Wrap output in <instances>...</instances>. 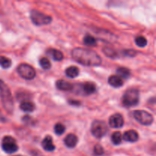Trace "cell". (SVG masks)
Segmentation results:
<instances>
[{
  "mask_svg": "<svg viewBox=\"0 0 156 156\" xmlns=\"http://www.w3.org/2000/svg\"><path fill=\"white\" fill-rule=\"evenodd\" d=\"M117 76L120 78H123V79H129L130 77L131 73L129 71V69L126 68V67H119L117 69Z\"/></svg>",
  "mask_w": 156,
  "mask_h": 156,
  "instance_id": "cell-19",
  "label": "cell"
},
{
  "mask_svg": "<svg viewBox=\"0 0 156 156\" xmlns=\"http://www.w3.org/2000/svg\"><path fill=\"white\" fill-rule=\"evenodd\" d=\"M18 156H19V155H18Z\"/></svg>",
  "mask_w": 156,
  "mask_h": 156,
  "instance_id": "cell-30",
  "label": "cell"
},
{
  "mask_svg": "<svg viewBox=\"0 0 156 156\" xmlns=\"http://www.w3.org/2000/svg\"><path fill=\"white\" fill-rule=\"evenodd\" d=\"M82 90L86 94H94L96 91V85L94 83L90 82H85L82 85Z\"/></svg>",
  "mask_w": 156,
  "mask_h": 156,
  "instance_id": "cell-16",
  "label": "cell"
},
{
  "mask_svg": "<svg viewBox=\"0 0 156 156\" xmlns=\"http://www.w3.org/2000/svg\"><path fill=\"white\" fill-rule=\"evenodd\" d=\"M69 103H70V105H76V106H77V105H80V102L78 101H73V100H71V101H69Z\"/></svg>",
  "mask_w": 156,
  "mask_h": 156,
  "instance_id": "cell-29",
  "label": "cell"
},
{
  "mask_svg": "<svg viewBox=\"0 0 156 156\" xmlns=\"http://www.w3.org/2000/svg\"><path fill=\"white\" fill-rule=\"evenodd\" d=\"M91 131L94 137L98 139L102 138L108 132V126L104 121L94 120L91 124Z\"/></svg>",
  "mask_w": 156,
  "mask_h": 156,
  "instance_id": "cell-5",
  "label": "cell"
},
{
  "mask_svg": "<svg viewBox=\"0 0 156 156\" xmlns=\"http://www.w3.org/2000/svg\"><path fill=\"white\" fill-rule=\"evenodd\" d=\"M30 17L32 22L37 26L49 24L53 20L50 15H46L37 10H32L30 13Z\"/></svg>",
  "mask_w": 156,
  "mask_h": 156,
  "instance_id": "cell-4",
  "label": "cell"
},
{
  "mask_svg": "<svg viewBox=\"0 0 156 156\" xmlns=\"http://www.w3.org/2000/svg\"><path fill=\"white\" fill-rule=\"evenodd\" d=\"M122 135L120 132H115L112 134L111 136V140H112V143L114 145L117 146V145L120 144L122 142Z\"/></svg>",
  "mask_w": 156,
  "mask_h": 156,
  "instance_id": "cell-21",
  "label": "cell"
},
{
  "mask_svg": "<svg viewBox=\"0 0 156 156\" xmlns=\"http://www.w3.org/2000/svg\"><path fill=\"white\" fill-rule=\"evenodd\" d=\"M56 88H58L60 91H71L73 90V85L70 82H67V81L62 80V79H59L56 82Z\"/></svg>",
  "mask_w": 156,
  "mask_h": 156,
  "instance_id": "cell-13",
  "label": "cell"
},
{
  "mask_svg": "<svg viewBox=\"0 0 156 156\" xmlns=\"http://www.w3.org/2000/svg\"><path fill=\"white\" fill-rule=\"evenodd\" d=\"M47 53L55 61H61L63 59V54L62 52L56 49H50L47 50Z\"/></svg>",
  "mask_w": 156,
  "mask_h": 156,
  "instance_id": "cell-15",
  "label": "cell"
},
{
  "mask_svg": "<svg viewBox=\"0 0 156 156\" xmlns=\"http://www.w3.org/2000/svg\"><path fill=\"white\" fill-rule=\"evenodd\" d=\"M64 143L68 148L73 149L76 147L78 143V138L75 134L69 133L64 139Z\"/></svg>",
  "mask_w": 156,
  "mask_h": 156,
  "instance_id": "cell-11",
  "label": "cell"
},
{
  "mask_svg": "<svg viewBox=\"0 0 156 156\" xmlns=\"http://www.w3.org/2000/svg\"><path fill=\"white\" fill-rule=\"evenodd\" d=\"M71 55L76 62L85 66H98L102 62L101 56L90 49L77 47L72 50Z\"/></svg>",
  "mask_w": 156,
  "mask_h": 156,
  "instance_id": "cell-1",
  "label": "cell"
},
{
  "mask_svg": "<svg viewBox=\"0 0 156 156\" xmlns=\"http://www.w3.org/2000/svg\"><path fill=\"white\" fill-rule=\"evenodd\" d=\"M66 130V128L64 126L63 124L60 123H58L55 125L54 126V132L56 133V135H62V134L64 133Z\"/></svg>",
  "mask_w": 156,
  "mask_h": 156,
  "instance_id": "cell-26",
  "label": "cell"
},
{
  "mask_svg": "<svg viewBox=\"0 0 156 156\" xmlns=\"http://www.w3.org/2000/svg\"><path fill=\"white\" fill-rule=\"evenodd\" d=\"M2 148L5 152L8 154H12L18 150V146L16 143V140L12 136H6L2 139Z\"/></svg>",
  "mask_w": 156,
  "mask_h": 156,
  "instance_id": "cell-7",
  "label": "cell"
},
{
  "mask_svg": "<svg viewBox=\"0 0 156 156\" xmlns=\"http://www.w3.org/2000/svg\"><path fill=\"white\" fill-rule=\"evenodd\" d=\"M0 97L5 111L12 113L14 109V101L9 86L0 79Z\"/></svg>",
  "mask_w": 156,
  "mask_h": 156,
  "instance_id": "cell-2",
  "label": "cell"
},
{
  "mask_svg": "<svg viewBox=\"0 0 156 156\" xmlns=\"http://www.w3.org/2000/svg\"><path fill=\"white\" fill-rule=\"evenodd\" d=\"M66 75L67 77L70 78V79H74V78L77 77L79 76V68H77L76 66H69L66 69L65 71Z\"/></svg>",
  "mask_w": 156,
  "mask_h": 156,
  "instance_id": "cell-17",
  "label": "cell"
},
{
  "mask_svg": "<svg viewBox=\"0 0 156 156\" xmlns=\"http://www.w3.org/2000/svg\"><path fill=\"white\" fill-rule=\"evenodd\" d=\"M105 152V150H104L103 147H102L101 145L97 144L94 146V155L99 156V155H102Z\"/></svg>",
  "mask_w": 156,
  "mask_h": 156,
  "instance_id": "cell-27",
  "label": "cell"
},
{
  "mask_svg": "<svg viewBox=\"0 0 156 156\" xmlns=\"http://www.w3.org/2000/svg\"><path fill=\"white\" fill-rule=\"evenodd\" d=\"M124 124L123 116L120 114H113L109 119V125L114 129H119L121 128Z\"/></svg>",
  "mask_w": 156,
  "mask_h": 156,
  "instance_id": "cell-9",
  "label": "cell"
},
{
  "mask_svg": "<svg viewBox=\"0 0 156 156\" xmlns=\"http://www.w3.org/2000/svg\"><path fill=\"white\" fill-rule=\"evenodd\" d=\"M123 53H124L125 56H135L136 55V52L132 50H126L123 51Z\"/></svg>",
  "mask_w": 156,
  "mask_h": 156,
  "instance_id": "cell-28",
  "label": "cell"
},
{
  "mask_svg": "<svg viewBox=\"0 0 156 156\" xmlns=\"http://www.w3.org/2000/svg\"><path fill=\"white\" fill-rule=\"evenodd\" d=\"M108 83L114 88H120L123 85V81L118 76H111L108 79Z\"/></svg>",
  "mask_w": 156,
  "mask_h": 156,
  "instance_id": "cell-14",
  "label": "cell"
},
{
  "mask_svg": "<svg viewBox=\"0 0 156 156\" xmlns=\"http://www.w3.org/2000/svg\"><path fill=\"white\" fill-rule=\"evenodd\" d=\"M17 70L19 76L26 80H31L36 76V71L34 69L27 63L20 64Z\"/></svg>",
  "mask_w": 156,
  "mask_h": 156,
  "instance_id": "cell-6",
  "label": "cell"
},
{
  "mask_svg": "<svg viewBox=\"0 0 156 156\" xmlns=\"http://www.w3.org/2000/svg\"><path fill=\"white\" fill-rule=\"evenodd\" d=\"M139 101H140V93L137 89L131 88L127 90L123 94V105L126 108L136 106Z\"/></svg>",
  "mask_w": 156,
  "mask_h": 156,
  "instance_id": "cell-3",
  "label": "cell"
},
{
  "mask_svg": "<svg viewBox=\"0 0 156 156\" xmlns=\"http://www.w3.org/2000/svg\"><path fill=\"white\" fill-rule=\"evenodd\" d=\"M133 117L137 122L142 125L149 126L153 122L154 118L151 114L146 111H136L133 112Z\"/></svg>",
  "mask_w": 156,
  "mask_h": 156,
  "instance_id": "cell-8",
  "label": "cell"
},
{
  "mask_svg": "<svg viewBox=\"0 0 156 156\" xmlns=\"http://www.w3.org/2000/svg\"><path fill=\"white\" fill-rule=\"evenodd\" d=\"M135 42L140 47H144L147 45V40L143 36H137L135 39Z\"/></svg>",
  "mask_w": 156,
  "mask_h": 156,
  "instance_id": "cell-23",
  "label": "cell"
},
{
  "mask_svg": "<svg viewBox=\"0 0 156 156\" xmlns=\"http://www.w3.org/2000/svg\"><path fill=\"white\" fill-rule=\"evenodd\" d=\"M122 137H123L125 141L129 142V143H135L138 140L139 134L136 131L133 130V129H130V130L126 131Z\"/></svg>",
  "mask_w": 156,
  "mask_h": 156,
  "instance_id": "cell-10",
  "label": "cell"
},
{
  "mask_svg": "<svg viewBox=\"0 0 156 156\" xmlns=\"http://www.w3.org/2000/svg\"><path fill=\"white\" fill-rule=\"evenodd\" d=\"M40 66L42 67L44 69H50L51 68V63H50V60L47 59V57H42L40 59Z\"/></svg>",
  "mask_w": 156,
  "mask_h": 156,
  "instance_id": "cell-24",
  "label": "cell"
},
{
  "mask_svg": "<svg viewBox=\"0 0 156 156\" xmlns=\"http://www.w3.org/2000/svg\"><path fill=\"white\" fill-rule=\"evenodd\" d=\"M12 65V62L7 57L3 56H0V66L3 69H8Z\"/></svg>",
  "mask_w": 156,
  "mask_h": 156,
  "instance_id": "cell-22",
  "label": "cell"
},
{
  "mask_svg": "<svg viewBox=\"0 0 156 156\" xmlns=\"http://www.w3.org/2000/svg\"><path fill=\"white\" fill-rule=\"evenodd\" d=\"M103 52L107 56L111 58H116L117 56V53L114 49L110 48V47H105L103 50Z\"/></svg>",
  "mask_w": 156,
  "mask_h": 156,
  "instance_id": "cell-25",
  "label": "cell"
},
{
  "mask_svg": "<svg viewBox=\"0 0 156 156\" xmlns=\"http://www.w3.org/2000/svg\"><path fill=\"white\" fill-rule=\"evenodd\" d=\"M20 108L21 110H22L24 112H33L34 110L35 106L31 101H25L21 102V104L20 105Z\"/></svg>",
  "mask_w": 156,
  "mask_h": 156,
  "instance_id": "cell-18",
  "label": "cell"
},
{
  "mask_svg": "<svg viewBox=\"0 0 156 156\" xmlns=\"http://www.w3.org/2000/svg\"><path fill=\"white\" fill-rule=\"evenodd\" d=\"M83 42L84 44H85L86 46H88V47H94V46L97 45V41L91 35H86L84 37Z\"/></svg>",
  "mask_w": 156,
  "mask_h": 156,
  "instance_id": "cell-20",
  "label": "cell"
},
{
  "mask_svg": "<svg viewBox=\"0 0 156 156\" xmlns=\"http://www.w3.org/2000/svg\"><path fill=\"white\" fill-rule=\"evenodd\" d=\"M42 146L44 150L47 152H53L55 150V145L53 144V139L50 136H47L42 141Z\"/></svg>",
  "mask_w": 156,
  "mask_h": 156,
  "instance_id": "cell-12",
  "label": "cell"
}]
</instances>
